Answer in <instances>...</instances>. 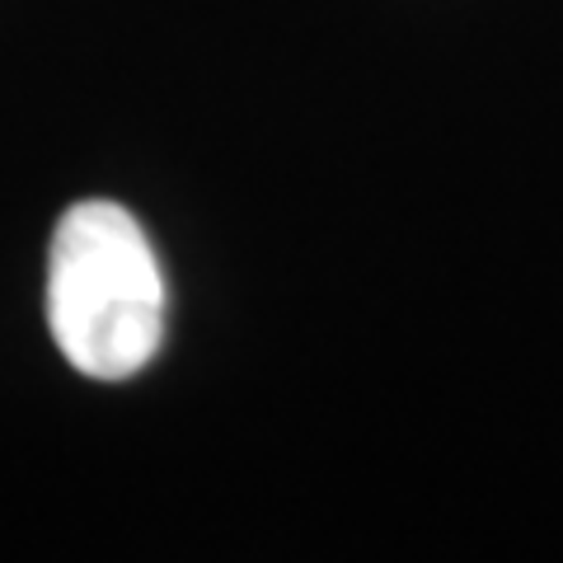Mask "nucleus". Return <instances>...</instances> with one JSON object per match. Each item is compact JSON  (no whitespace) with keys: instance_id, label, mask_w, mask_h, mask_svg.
Masks as SVG:
<instances>
[{"instance_id":"f257e3e1","label":"nucleus","mask_w":563,"mask_h":563,"mask_svg":"<svg viewBox=\"0 0 563 563\" xmlns=\"http://www.w3.org/2000/svg\"><path fill=\"white\" fill-rule=\"evenodd\" d=\"M47 324L80 376L128 380L165 339V277L146 231L118 202H76L52 231Z\"/></svg>"}]
</instances>
